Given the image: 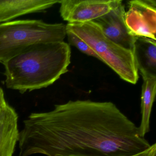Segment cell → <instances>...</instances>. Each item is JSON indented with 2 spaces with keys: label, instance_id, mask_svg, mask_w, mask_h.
<instances>
[{
  "label": "cell",
  "instance_id": "2",
  "mask_svg": "<svg viewBox=\"0 0 156 156\" xmlns=\"http://www.w3.org/2000/svg\"><path fill=\"white\" fill-rule=\"evenodd\" d=\"M71 57L64 41L32 45L2 63L6 87L22 94L48 87L68 72Z\"/></svg>",
  "mask_w": 156,
  "mask_h": 156
},
{
  "label": "cell",
  "instance_id": "8",
  "mask_svg": "<svg viewBox=\"0 0 156 156\" xmlns=\"http://www.w3.org/2000/svg\"><path fill=\"white\" fill-rule=\"evenodd\" d=\"M18 121V114L4 100L0 106V156H12L19 140Z\"/></svg>",
  "mask_w": 156,
  "mask_h": 156
},
{
  "label": "cell",
  "instance_id": "12",
  "mask_svg": "<svg viewBox=\"0 0 156 156\" xmlns=\"http://www.w3.org/2000/svg\"><path fill=\"white\" fill-rule=\"evenodd\" d=\"M66 36L67 37L69 45L71 44L74 46L85 54L99 60V57L94 50L84 41L70 32L66 31Z\"/></svg>",
  "mask_w": 156,
  "mask_h": 156
},
{
  "label": "cell",
  "instance_id": "10",
  "mask_svg": "<svg viewBox=\"0 0 156 156\" xmlns=\"http://www.w3.org/2000/svg\"><path fill=\"white\" fill-rule=\"evenodd\" d=\"M143 79L141 95V120L138 127L139 135L144 138L150 131V120L156 93V75L140 71Z\"/></svg>",
  "mask_w": 156,
  "mask_h": 156
},
{
  "label": "cell",
  "instance_id": "11",
  "mask_svg": "<svg viewBox=\"0 0 156 156\" xmlns=\"http://www.w3.org/2000/svg\"><path fill=\"white\" fill-rule=\"evenodd\" d=\"M138 69L156 75V42L145 37H136L133 51Z\"/></svg>",
  "mask_w": 156,
  "mask_h": 156
},
{
  "label": "cell",
  "instance_id": "7",
  "mask_svg": "<svg viewBox=\"0 0 156 156\" xmlns=\"http://www.w3.org/2000/svg\"><path fill=\"white\" fill-rule=\"evenodd\" d=\"M125 13L122 1L116 8L93 22L99 26L108 38L121 47L133 51L136 37L131 34L127 27Z\"/></svg>",
  "mask_w": 156,
  "mask_h": 156
},
{
  "label": "cell",
  "instance_id": "4",
  "mask_svg": "<svg viewBox=\"0 0 156 156\" xmlns=\"http://www.w3.org/2000/svg\"><path fill=\"white\" fill-rule=\"evenodd\" d=\"M66 30L86 42L99 60L122 80L133 84L137 82L139 71L133 51L121 47L108 38L94 22L68 23Z\"/></svg>",
  "mask_w": 156,
  "mask_h": 156
},
{
  "label": "cell",
  "instance_id": "6",
  "mask_svg": "<svg viewBox=\"0 0 156 156\" xmlns=\"http://www.w3.org/2000/svg\"><path fill=\"white\" fill-rule=\"evenodd\" d=\"M125 22L136 37H145L156 41V1L133 0L128 2L125 13Z\"/></svg>",
  "mask_w": 156,
  "mask_h": 156
},
{
  "label": "cell",
  "instance_id": "13",
  "mask_svg": "<svg viewBox=\"0 0 156 156\" xmlns=\"http://www.w3.org/2000/svg\"><path fill=\"white\" fill-rule=\"evenodd\" d=\"M130 156H156V144L151 145L149 148L142 152Z\"/></svg>",
  "mask_w": 156,
  "mask_h": 156
},
{
  "label": "cell",
  "instance_id": "3",
  "mask_svg": "<svg viewBox=\"0 0 156 156\" xmlns=\"http://www.w3.org/2000/svg\"><path fill=\"white\" fill-rule=\"evenodd\" d=\"M66 25L41 20H20L0 24V63L42 43L64 41Z\"/></svg>",
  "mask_w": 156,
  "mask_h": 156
},
{
  "label": "cell",
  "instance_id": "1",
  "mask_svg": "<svg viewBox=\"0 0 156 156\" xmlns=\"http://www.w3.org/2000/svg\"><path fill=\"white\" fill-rule=\"evenodd\" d=\"M19 156H130L150 147L111 102L77 100L31 113L20 131Z\"/></svg>",
  "mask_w": 156,
  "mask_h": 156
},
{
  "label": "cell",
  "instance_id": "5",
  "mask_svg": "<svg viewBox=\"0 0 156 156\" xmlns=\"http://www.w3.org/2000/svg\"><path fill=\"white\" fill-rule=\"evenodd\" d=\"M120 0H62L60 13L68 23L93 21L116 8Z\"/></svg>",
  "mask_w": 156,
  "mask_h": 156
},
{
  "label": "cell",
  "instance_id": "9",
  "mask_svg": "<svg viewBox=\"0 0 156 156\" xmlns=\"http://www.w3.org/2000/svg\"><path fill=\"white\" fill-rule=\"evenodd\" d=\"M59 2V0H0V23L30 13L43 12Z\"/></svg>",
  "mask_w": 156,
  "mask_h": 156
}]
</instances>
